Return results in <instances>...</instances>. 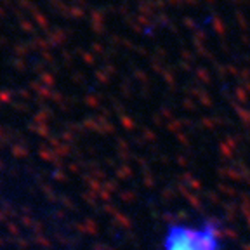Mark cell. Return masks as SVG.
I'll use <instances>...</instances> for the list:
<instances>
[{"label":"cell","mask_w":250,"mask_h":250,"mask_svg":"<svg viewBox=\"0 0 250 250\" xmlns=\"http://www.w3.org/2000/svg\"><path fill=\"white\" fill-rule=\"evenodd\" d=\"M161 250H224V240L215 222L179 221L165 230Z\"/></svg>","instance_id":"1"}]
</instances>
